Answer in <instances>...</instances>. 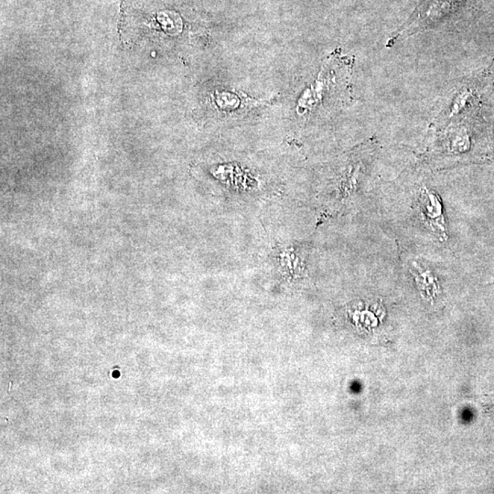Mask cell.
Listing matches in <instances>:
<instances>
[{
  "instance_id": "6da1fadb",
  "label": "cell",
  "mask_w": 494,
  "mask_h": 494,
  "mask_svg": "<svg viewBox=\"0 0 494 494\" xmlns=\"http://www.w3.org/2000/svg\"><path fill=\"white\" fill-rule=\"evenodd\" d=\"M472 0H421L407 22L389 38L388 45L454 19Z\"/></svg>"
}]
</instances>
